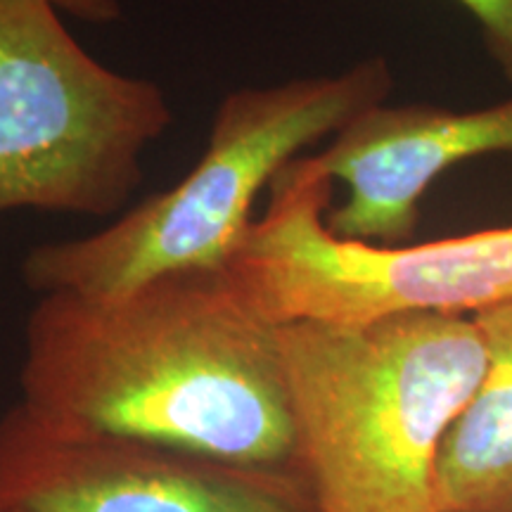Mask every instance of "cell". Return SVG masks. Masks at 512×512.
Masks as SVG:
<instances>
[{
	"label": "cell",
	"mask_w": 512,
	"mask_h": 512,
	"mask_svg": "<svg viewBox=\"0 0 512 512\" xmlns=\"http://www.w3.org/2000/svg\"><path fill=\"white\" fill-rule=\"evenodd\" d=\"M19 387V403L55 425L302 472L278 325L226 268L157 275L105 297L41 294Z\"/></svg>",
	"instance_id": "6da1fadb"
},
{
	"label": "cell",
	"mask_w": 512,
	"mask_h": 512,
	"mask_svg": "<svg viewBox=\"0 0 512 512\" xmlns=\"http://www.w3.org/2000/svg\"><path fill=\"white\" fill-rule=\"evenodd\" d=\"M316 512H437V460L482 377L475 316L278 325Z\"/></svg>",
	"instance_id": "7a4b0ae2"
},
{
	"label": "cell",
	"mask_w": 512,
	"mask_h": 512,
	"mask_svg": "<svg viewBox=\"0 0 512 512\" xmlns=\"http://www.w3.org/2000/svg\"><path fill=\"white\" fill-rule=\"evenodd\" d=\"M392 83L389 64L370 57L339 74L230 91L188 176L98 233L31 249L24 283L38 294L105 297L166 273L223 271L259 192L306 147L382 105Z\"/></svg>",
	"instance_id": "3957f363"
},
{
	"label": "cell",
	"mask_w": 512,
	"mask_h": 512,
	"mask_svg": "<svg viewBox=\"0 0 512 512\" xmlns=\"http://www.w3.org/2000/svg\"><path fill=\"white\" fill-rule=\"evenodd\" d=\"M332 181L313 157L271 183L226 273L273 325H361L408 313H477L512 304V226L430 242L370 245L325 223Z\"/></svg>",
	"instance_id": "277c9868"
},
{
	"label": "cell",
	"mask_w": 512,
	"mask_h": 512,
	"mask_svg": "<svg viewBox=\"0 0 512 512\" xmlns=\"http://www.w3.org/2000/svg\"><path fill=\"white\" fill-rule=\"evenodd\" d=\"M171 121L164 88L95 60L50 0H0V214H114Z\"/></svg>",
	"instance_id": "5b68a950"
},
{
	"label": "cell",
	"mask_w": 512,
	"mask_h": 512,
	"mask_svg": "<svg viewBox=\"0 0 512 512\" xmlns=\"http://www.w3.org/2000/svg\"><path fill=\"white\" fill-rule=\"evenodd\" d=\"M0 503L17 512H316L302 472L0 415Z\"/></svg>",
	"instance_id": "8992f818"
},
{
	"label": "cell",
	"mask_w": 512,
	"mask_h": 512,
	"mask_svg": "<svg viewBox=\"0 0 512 512\" xmlns=\"http://www.w3.org/2000/svg\"><path fill=\"white\" fill-rule=\"evenodd\" d=\"M498 152L512 155V98L463 112L382 102L313 155L332 183L342 181L349 190L325 223L339 238L406 245L430 185L451 166Z\"/></svg>",
	"instance_id": "52a82bcc"
},
{
	"label": "cell",
	"mask_w": 512,
	"mask_h": 512,
	"mask_svg": "<svg viewBox=\"0 0 512 512\" xmlns=\"http://www.w3.org/2000/svg\"><path fill=\"white\" fill-rule=\"evenodd\" d=\"M486 361L437 460V512H512V304L475 316Z\"/></svg>",
	"instance_id": "ba28073f"
},
{
	"label": "cell",
	"mask_w": 512,
	"mask_h": 512,
	"mask_svg": "<svg viewBox=\"0 0 512 512\" xmlns=\"http://www.w3.org/2000/svg\"><path fill=\"white\" fill-rule=\"evenodd\" d=\"M477 19L491 55L512 81V0H458Z\"/></svg>",
	"instance_id": "9c48e42d"
},
{
	"label": "cell",
	"mask_w": 512,
	"mask_h": 512,
	"mask_svg": "<svg viewBox=\"0 0 512 512\" xmlns=\"http://www.w3.org/2000/svg\"><path fill=\"white\" fill-rule=\"evenodd\" d=\"M50 3L60 12L91 24H107L121 17L119 0H50Z\"/></svg>",
	"instance_id": "30bf717a"
},
{
	"label": "cell",
	"mask_w": 512,
	"mask_h": 512,
	"mask_svg": "<svg viewBox=\"0 0 512 512\" xmlns=\"http://www.w3.org/2000/svg\"><path fill=\"white\" fill-rule=\"evenodd\" d=\"M0 512H17V510H12V508H8V505L0 503Z\"/></svg>",
	"instance_id": "8fae6325"
}]
</instances>
